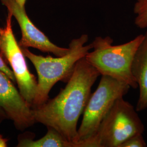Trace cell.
<instances>
[{
	"mask_svg": "<svg viewBox=\"0 0 147 147\" xmlns=\"http://www.w3.org/2000/svg\"><path fill=\"white\" fill-rule=\"evenodd\" d=\"M100 75L85 57L79 60L65 88L54 98L31 109L36 122L53 128L78 147L79 118L88 101L92 86Z\"/></svg>",
	"mask_w": 147,
	"mask_h": 147,
	"instance_id": "1",
	"label": "cell"
},
{
	"mask_svg": "<svg viewBox=\"0 0 147 147\" xmlns=\"http://www.w3.org/2000/svg\"><path fill=\"white\" fill-rule=\"evenodd\" d=\"M88 40L87 34L73 39L69 44L68 53L56 58L50 56L37 55L28 48L21 47L24 55L31 62L38 74L37 92L31 109L42 105L49 99L50 90L57 82L63 81L67 82L76 64L85 57L93 48L92 43L85 45Z\"/></svg>",
	"mask_w": 147,
	"mask_h": 147,
	"instance_id": "2",
	"label": "cell"
},
{
	"mask_svg": "<svg viewBox=\"0 0 147 147\" xmlns=\"http://www.w3.org/2000/svg\"><path fill=\"white\" fill-rule=\"evenodd\" d=\"M144 38L140 34L128 42L114 45L109 36L97 37L92 42L93 50L85 56L100 75H106L136 89L138 85L131 71L132 63L137 50Z\"/></svg>",
	"mask_w": 147,
	"mask_h": 147,
	"instance_id": "3",
	"label": "cell"
},
{
	"mask_svg": "<svg viewBox=\"0 0 147 147\" xmlns=\"http://www.w3.org/2000/svg\"><path fill=\"white\" fill-rule=\"evenodd\" d=\"M144 131L136 109L121 97L112 105L90 140L92 147H119L130 137Z\"/></svg>",
	"mask_w": 147,
	"mask_h": 147,
	"instance_id": "4",
	"label": "cell"
},
{
	"mask_svg": "<svg viewBox=\"0 0 147 147\" xmlns=\"http://www.w3.org/2000/svg\"><path fill=\"white\" fill-rule=\"evenodd\" d=\"M130 87L124 82L106 75H101L100 82L84 111L81 125L78 130V147L95 136L101 123L118 98L126 95Z\"/></svg>",
	"mask_w": 147,
	"mask_h": 147,
	"instance_id": "5",
	"label": "cell"
},
{
	"mask_svg": "<svg viewBox=\"0 0 147 147\" xmlns=\"http://www.w3.org/2000/svg\"><path fill=\"white\" fill-rule=\"evenodd\" d=\"M12 18L8 13L5 26L0 27V56L11 66L19 91L31 108L36 94L37 81L28 68L25 56L16 41L12 28Z\"/></svg>",
	"mask_w": 147,
	"mask_h": 147,
	"instance_id": "6",
	"label": "cell"
},
{
	"mask_svg": "<svg viewBox=\"0 0 147 147\" xmlns=\"http://www.w3.org/2000/svg\"><path fill=\"white\" fill-rule=\"evenodd\" d=\"M8 13L16 18L21 30V47H33L44 53H52L62 57L69 51V48L59 47L51 42L47 36L36 26L27 14L26 0H1Z\"/></svg>",
	"mask_w": 147,
	"mask_h": 147,
	"instance_id": "7",
	"label": "cell"
},
{
	"mask_svg": "<svg viewBox=\"0 0 147 147\" xmlns=\"http://www.w3.org/2000/svg\"><path fill=\"white\" fill-rule=\"evenodd\" d=\"M0 107L7 119L13 121L19 130L24 131L35 123L31 108L22 96L14 84L0 70Z\"/></svg>",
	"mask_w": 147,
	"mask_h": 147,
	"instance_id": "8",
	"label": "cell"
},
{
	"mask_svg": "<svg viewBox=\"0 0 147 147\" xmlns=\"http://www.w3.org/2000/svg\"><path fill=\"white\" fill-rule=\"evenodd\" d=\"M131 71L140 90L136 110L140 112L147 109V31L133 59Z\"/></svg>",
	"mask_w": 147,
	"mask_h": 147,
	"instance_id": "9",
	"label": "cell"
},
{
	"mask_svg": "<svg viewBox=\"0 0 147 147\" xmlns=\"http://www.w3.org/2000/svg\"><path fill=\"white\" fill-rule=\"evenodd\" d=\"M47 134L37 140H34L33 137L25 136L19 137L18 147H76L73 142H70L57 130L50 127H47Z\"/></svg>",
	"mask_w": 147,
	"mask_h": 147,
	"instance_id": "10",
	"label": "cell"
},
{
	"mask_svg": "<svg viewBox=\"0 0 147 147\" xmlns=\"http://www.w3.org/2000/svg\"><path fill=\"white\" fill-rule=\"evenodd\" d=\"M133 10L136 26L140 29L147 28V0H136Z\"/></svg>",
	"mask_w": 147,
	"mask_h": 147,
	"instance_id": "11",
	"label": "cell"
},
{
	"mask_svg": "<svg viewBox=\"0 0 147 147\" xmlns=\"http://www.w3.org/2000/svg\"><path fill=\"white\" fill-rule=\"evenodd\" d=\"M147 143L145 141L143 134H137L128 138L119 147H146Z\"/></svg>",
	"mask_w": 147,
	"mask_h": 147,
	"instance_id": "12",
	"label": "cell"
},
{
	"mask_svg": "<svg viewBox=\"0 0 147 147\" xmlns=\"http://www.w3.org/2000/svg\"><path fill=\"white\" fill-rule=\"evenodd\" d=\"M0 70L3 73L5 74L11 80V81L15 84L16 82V78L11 68H9L8 65L6 64L5 61L0 56Z\"/></svg>",
	"mask_w": 147,
	"mask_h": 147,
	"instance_id": "13",
	"label": "cell"
},
{
	"mask_svg": "<svg viewBox=\"0 0 147 147\" xmlns=\"http://www.w3.org/2000/svg\"><path fill=\"white\" fill-rule=\"evenodd\" d=\"M5 119H7V117L5 115V112L3 110V109L0 107V124Z\"/></svg>",
	"mask_w": 147,
	"mask_h": 147,
	"instance_id": "14",
	"label": "cell"
},
{
	"mask_svg": "<svg viewBox=\"0 0 147 147\" xmlns=\"http://www.w3.org/2000/svg\"><path fill=\"white\" fill-rule=\"evenodd\" d=\"M8 140L0 135V147H7Z\"/></svg>",
	"mask_w": 147,
	"mask_h": 147,
	"instance_id": "15",
	"label": "cell"
}]
</instances>
